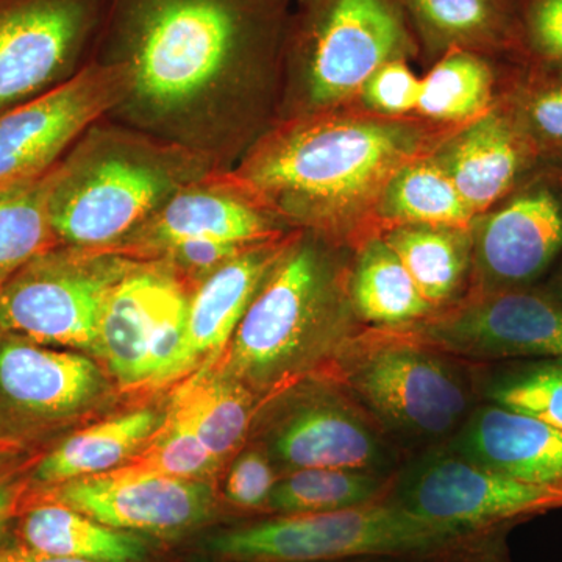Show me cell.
Here are the masks:
<instances>
[{
	"instance_id": "obj_1",
	"label": "cell",
	"mask_w": 562,
	"mask_h": 562,
	"mask_svg": "<svg viewBox=\"0 0 562 562\" xmlns=\"http://www.w3.org/2000/svg\"><path fill=\"white\" fill-rule=\"evenodd\" d=\"M288 0H106L92 61L117 66L111 120L232 171L269 131Z\"/></svg>"
},
{
	"instance_id": "obj_2",
	"label": "cell",
	"mask_w": 562,
	"mask_h": 562,
	"mask_svg": "<svg viewBox=\"0 0 562 562\" xmlns=\"http://www.w3.org/2000/svg\"><path fill=\"white\" fill-rule=\"evenodd\" d=\"M416 146L412 132L376 121L281 120L232 169L291 231H338L382 195Z\"/></svg>"
},
{
	"instance_id": "obj_3",
	"label": "cell",
	"mask_w": 562,
	"mask_h": 562,
	"mask_svg": "<svg viewBox=\"0 0 562 562\" xmlns=\"http://www.w3.org/2000/svg\"><path fill=\"white\" fill-rule=\"evenodd\" d=\"M362 330L349 273L319 235L297 231L239 322L224 369L262 401L322 371Z\"/></svg>"
},
{
	"instance_id": "obj_4",
	"label": "cell",
	"mask_w": 562,
	"mask_h": 562,
	"mask_svg": "<svg viewBox=\"0 0 562 562\" xmlns=\"http://www.w3.org/2000/svg\"><path fill=\"white\" fill-rule=\"evenodd\" d=\"M213 171L201 155L103 116L55 166L50 217L58 241L113 250L181 188Z\"/></svg>"
},
{
	"instance_id": "obj_5",
	"label": "cell",
	"mask_w": 562,
	"mask_h": 562,
	"mask_svg": "<svg viewBox=\"0 0 562 562\" xmlns=\"http://www.w3.org/2000/svg\"><path fill=\"white\" fill-rule=\"evenodd\" d=\"M206 553L217 562H336L394 558L419 562H497V532L432 522L397 503L292 514L216 532Z\"/></svg>"
},
{
	"instance_id": "obj_6",
	"label": "cell",
	"mask_w": 562,
	"mask_h": 562,
	"mask_svg": "<svg viewBox=\"0 0 562 562\" xmlns=\"http://www.w3.org/2000/svg\"><path fill=\"white\" fill-rule=\"evenodd\" d=\"M319 372L405 453L450 441L482 402L475 366L387 330L364 328Z\"/></svg>"
},
{
	"instance_id": "obj_7",
	"label": "cell",
	"mask_w": 562,
	"mask_h": 562,
	"mask_svg": "<svg viewBox=\"0 0 562 562\" xmlns=\"http://www.w3.org/2000/svg\"><path fill=\"white\" fill-rule=\"evenodd\" d=\"M409 35L397 0H302L284 43L283 117L321 113L403 58Z\"/></svg>"
},
{
	"instance_id": "obj_8",
	"label": "cell",
	"mask_w": 562,
	"mask_h": 562,
	"mask_svg": "<svg viewBox=\"0 0 562 562\" xmlns=\"http://www.w3.org/2000/svg\"><path fill=\"white\" fill-rule=\"evenodd\" d=\"M251 430L255 446L268 453L281 475L302 469L395 473L406 462L401 447L341 384L322 372L262 398Z\"/></svg>"
},
{
	"instance_id": "obj_9",
	"label": "cell",
	"mask_w": 562,
	"mask_h": 562,
	"mask_svg": "<svg viewBox=\"0 0 562 562\" xmlns=\"http://www.w3.org/2000/svg\"><path fill=\"white\" fill-rule=\"evenodd\" d=\"M132 258L57 246L0 286V330L46 346L95 353L103 305Z\"/></svg>"
},
{
	"instance_id": "obj_10",
	"label": "cell",
	"mask_w": 562,
	"mask_h": 562,
	"mask_svg": "<svg viewBox=\"0 0 562 562\" xmlns=\"http://www.w3.org/2000/svg\"><path fill=\"white\" fill-rule=\"evenodd\" d=\"M192 288L161 258H132L106 297L95 341V353L122 386L180 375Z\"/></svg>"
},
{
	"instance_id": "obj_11",
	"label": "cell",
	"mask_w": 562,
	"mask_h": 562,
	"mask_svg": "<svg viewBox=\"0 0 562 562\" xmlns=\"http://www.w3.org/2000/svg\"><path fill=\"white\" fill-rule=\"evenodd\" d=\"M387 501L432 522L497 532L503 525L562 508V492L509 479L439 446L406 460Z\"/></svg>"
},
{
	"instance_id": "obj_12",
	"label": "cell",
	"mask_w": 562,
	"mask_h": 562,
	"mask_svg": "<svg viewBox=\"0 0 562 562\" xmlns=\"http://www.w3.org/2000/svg\"><path fill=\"white\" fill-rule=\"evenodd\" d=\"M105 7L106 0H0V111L87 68Z\"/></svg>"
},
{
	"instance_id": "obj_13",
	"label": "cell",
	"mask_w": 562,
	"mask_h": 562,
	"mask_svg": "<svg viewBox=\"0 0 562 562\" xmlns=\"http://www.w3.org/2000/svg\"><path fill=\"white\" fill-rule=\"evenodd\" d=\"M471 364L562 357V305L532 288L479 297L387 330Z\"/></svg>"
},
{
	"instance_id": "obj_14",
	"label": "cell",
	"mask_w": 562,
	"mask_h": 562,
	"mask_svg": "<svg viewBox=\"0 0 562 562\" xmlns=\"http://www.w3.org/2000/svg\"><path fill=\"white\" fill-rule=\"evenodd\" d=\"M110 392L83 351L0 330V441L36 438L94 408Z\"/></svg>"
},
{
	"instance_id": "obj_15",
	"label": "cell",
	"mask_w": 562,
	"mask_h": 562,
	"mask_svg": "<svg viewBox=\"0 0 562 562\" xmlns=\"http://www.w3.org/2000/svg\"><path fill=\"white\" fill-rule=\"evenodd\" d=\"M35 503L68 506L117 530L179 538L213 519L216 492L205 480L176 479L135 464L31 490L24 508Z\"/></svg>"
},
{
	"instance_id": "obj_16",
	"label": "cell",
	"mask_w": 562,
	"mask_h": 562,
	"mask_svg": "<svg viewBox=\"0 0 562 562\" xmlns=\"http://www.w3.org/2000/svg\"><path fill=\"white\" fill-rule=\"evenodd\" d=\"M117 66L91 61L38 98L0 111V187L49 172L83 132L125 94Z\"/></svg>"
},
{
	"instance_id": "obj_17",
	"label": "cell",
	"mask_w": 562,
	"mask_h": 562,
	"mask_svg": "<svg viewBox=\"0 0 562 562\" xmlns=\"http://www.w3.org/2000/svg\"><path fill=\"white\" fill-rule=\"evenodd\" d=\"M292 232L233 171H213L181 188L114 254L154 260L184 243L249 247Z\"/></svg>"
},
{
	"instance_id": "obj_18",
	"label": "cell",
	"mask_w": 562,
	"mask_h": 562,
	"mask_svg": "<svg viewBox=\"0 0 562 562\" xmlns=\"http://www.w3.org/2000/svg\"><path fill=\"white\" fill-rule=\"evenodd\" d=\"M562 255V172L525 181L484 220L476 260L483 291L531 288Z\"/></svg>"
},
{
	"instance_id": "obj_19",
	"label": "cell",
	"mask_w": 562,
	"mask_h": 562,
	"mask_svg": "<svg viewBox=\"0 0 562 562\" xmlns=\"http://www.w3.org/2000/svg\"><path fill=\"white\" fill-rule=\"evenodd\" d=\"M443 447L519 482L562 492V430L480 402Z\"/></svg>"
},
{
	"instance_id": "obj_20",
	"label": "cell",
	"mask_w": 562,
	"mask_h": 562,
	"mask_svg": "<svg viewBox=\"0 0 562 562\" xmlns=\"http://www.w3.org/2000/svg\"><path fill=\"white\" fill-rule=\"evenodd\" d=\"M294 233L247 247L192 288L180 375L227 350L250 302Z\"/></svg>"
},
{
	"instance_id": "obj_21",
	"label": "cell",
	"mask_w": 562,
	"mask_h": 562,
	"mask_svg": "<svg viewBox=\"0 0 562 562\" xmlns=\"http://www.w3.org/2000/svg\"><path fill=\"white\" fill-rule=\"evenodd\" d=\"M536 151L508 114H483L453 140L442 169L472 213L508 198L530 171Z\"/></svg>"
},
{
	"instance_id": "obj_22",
	"label": "cell",
	"mask_w": 562,
	"mask_h": 562,
	"mask_svg": "<svg viewBox=\"0 0 562 562\" xmlns=\"http://www.w3.org/2000/svg\"><path fill=\"white\" fill-rule=\"evenodd\" d=\"M168 412L144 406L74 432L41 457L31 471V490H44L121 469L149 446Z\"/></svg>"
},
{
	"instance_id": "obj_23",
	"label": "cell",
	"mask_w": 562,
	"mask_h": 562,
	"mask_svg": "<svg viewBox=\"0 0 562 562\" xmlns=\"http://www.w3.org/2000/svg\"><path fill=\"white\" fill-rule=\"evenodd\" d=\"M16 542L35 552L90 562H146L150 546L57 503L25 506L14 522Z\"/></svg>"
},
{
	"instance_id": "obj_24",
	"label": "cell",
	"mask_w": 562,
	"mask_h": 562,
	"mask_svg": "<svg viewBox=\"0 0 562 562\" xmlns=\"http://www.w3.org/2000/svg\"><path fill=\"white\" fill-rule=\"evenodd\" d=\"M349 294L364 328L395 330L436 313L383 238L361 247L349 273Z\"/></svg>"
},
{
	"instance_id": "obj_25",
	"label": "cell",
	"mask_w": 562,
	"mask_h": 562,
	"mask_svg": "<svg viewBox=\"0 0 562 562\" xmlns=\"http://www.w3.org/2000/svg\"><path fill=\"white\" fill-rule=\"evenodd\" d=\"M261 398L225 371H203L173 398L171 412L188 422L222 462L249 438Z\"/></svg>"
},
{
	"instance_id": "obj_26",
	"label": "cell",
	"mask_w": 562,
	"mask_h": 562,
	"mask_svg": "<svg viewBox=\"0 0 562 562\" xmlns=\"http://www.w3.org/2000/svg\"><path fill=\"white\" fill-rule=\"evenodd\" d=\"M383 239L435 312L457 301L471 268V243L464 231L398 225Z\"/></svg>"
},
{
	"instance_id": "obj_27",
	"label": "cell",
	"mask_w": 562,
	"mask_h": 562,
	"mask_svg": "<svg viewBox=\"0 0 562 562\" xmlns=\"http://www.w3.org/2000/svg\"><path fill=\"white\" fill-rule=\"evenodd\" d=\"M395 473L355 469H302L284 473L273 487L266 509L277 516H292L369 505L387 498Z\"/></svg>"
},
{
	"instance_id": "obj_28",
	"label": "cell",
	"mask_w": 562,
	"mask_h": 562,
	"mask_svg": "<svg viewBox=\"0 0 562 562\" xmlns=\"http://www.w3.org/2000/svg\"><path fill=\"white\" fill-rule=\"evenodd\" d=\"M54 169L0 187V286L33 258L61 246L50 217Z\"/></svg>"
},
{
	"instance_id": "obj_29",
	"label": "cell",
	"mask_w": 562,
	"mask_h": 562,
	"mask_svg": "<svg viewBox=\"0 0 562 562\" xmlns=\"http://www.w3.org/2000/svg\"><path fill=\"white\" fill-rule=\"evenodd\" d=\"M380 210L398 225L460 228L471 224L473 213L442 166L406 162L380 195Z\"/></svg>"
},
{
	"instance_id": "obj_30",
	"label": "cell",
	"mask_w": 562,
	"mask_h": 562,
	"mask_svg": "<svg viewBox=\"0 0 562 562\" xmlns=\"http://www.w3.org/2000/svg\"><path fill=\"white\" fill-rule=\"evenodd\" d=\"M406 5L422 31L452 49L520 41L519 21L506 0H406Z\"/></svg>"
},
{
	"instance_id": "obj_31",
	"label": "cell",
	"mask_w": 562,
	"mask_h": 562,
	"mask_svg": "<svg viewBox=\"0 0 562 562\" xmlns=\"http://www.w3.org/2000/svg\"><path fill=\"white\" fill-rule=\"evenodd\" d=\"M517 362L494 371L473 364L480 401L527 414L562 430V357Z\"/></svg>"
},
{
	"instance_id": "obj_32",
	"label": "cell",
	"mask_w": 562,
	"mask_h": 562,
	"mask_svg": "<svg viewBox=\"0 0 562 562\" xmlns=\"http://www.w3.org/2000/svg\"><path fill=\"white\" fill-rule=\"evenodd\" d=\"M494 74L482 57L464 49H450L420 79L417 111L439 121L469 120L491 101Z\"/></svg>"
},
{
	"instance_id": "obj_33",
	"label": "cell",
	"mask_w": 562,
	"mask_h": 562,
	"mask_svg": "<svg viewBox=\"0 0 562 562\" xmlns=\"http://www.w3.org/2000/svg\"><path fill=\"white\" fill-rule=\"evenodd\" d=\"M513 121L536 155H562V70H543L517 95Z\"/></svg>"
},
{
	"instance_id": "obj_34",
	"label": "cell",
	"mask_w": 562,
	"mask_h": 562,
	"mask_svg": "<svg viewBox=\"0 0 562 562\" xmlns=\"http://www.w3.org/2000/svg\"><path fill=\"white\" fill-rule=\"evenodd\" d=\"M136 465L176 479L203 480L216 471L221 462L203 446L188 422L169 409L161 430Z\"/></svg>"
},
{
	"instance_id": "obj_35",
	"label": "cell",
	"mask_w": 562,
	"mask_h": 562,
	"mask_svg": "<svg viewBox=\"0 0 562 562\" xmlns=\"http://www.w3.org/2000/svg\"><path fill=\"white\" fill-rule=\"evenodd\" d=\"M279 479V471L271 458L254 443L233 462L225 480L224 495L238 508H268L269 498Z\"/></svg>"
},
{
	"instance_id": "obj_36",
	"label": "cell",
	"mask_w": 562,
	"mask_h": 562,
	"mask_svg": "<svg viewBox=\"0 0 562 562\" xmlns=\"http://www.w3.org/2000/svg\"><path fill=\"white\" fill-rule=\"evenodd\" d=\"M520 43L546 68L562 70V0H522Z\"/></svg>"
},
{
	"instance_id": "obj_37",
	"label": "cell",
	"mask_w": 562,
	"mask_h": 562,
	"mask_svg": "<svg viewBox=\"0 0 562 562\" xmlns=\"http://www.w3.org/2000/svg\"><path fill=\"white\" fill-rule=\"evenodd\" d=\"M362 90L366 102L372 109L387 114H403L417 109L420 79L398 58L375 70Z\"/></svg>"
},
{
	"instance_id": "obj_38",
	"label": "cell",
	"mask_w": 562,
	"mask_h": 562,
	"mask_svg": "<svg viewBox=\"0 0 562 562\" xmlns=\"http://www.w3.org/2000/svg\"><path fill=\"white\" fill-rule=\"evenodd\" d=\"M31 491V471L21 461L0 453V543L24 509L25 497Z\"/></svg>"
},
{
	"instance_id": "obj_39",
	"label": "cell",
	"mask_w": 562,
	"mask_h": 562,
	"mask_svg": "<svg viewBox=\"0 0 562 562\" xmlns=\"http://www.w3.org/2000/svg\"><path fill=\"white\" fill-rule=\"evenodd\" d=\"M0 562H90L35 552L21 543H0Z\"/></svg>"
},
{
	"instance_id": "obj_40",
	"label": "cell",
	"mask_w": 562,
	"mask_h": 562,
	"mask_svg": "<svg viewBox=\"0 0 562 562\" xmlns=\"http://www.w3.org/2000/svg\"><path fill=\"white\" fill-rule=\"evenodd\" d=\"M558 261L561 262L560 269H558L557 273H554L552 288H550V291L547 292H549V294L552 295L553 299H557V301L562 305V255Z\"/></svg>"
}]
</instances>
